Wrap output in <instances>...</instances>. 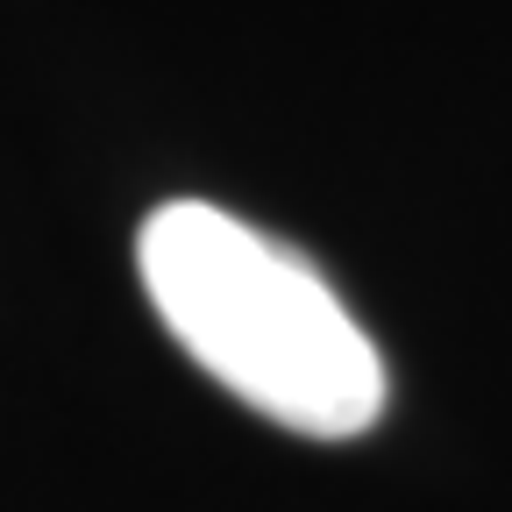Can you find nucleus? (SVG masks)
<instances>
[{"instance_id":"f257e3e1","label":"nucleus","mask_w":512,"mask_h":512,"mask_svg":"<svg viewBox=\"0 0 512 512\" xmlns=\"http://www.w3.org/2000/svg\"><path fill=\"white\" fill-rule=\"evenodd\" d=\"M157 320L221 392L306 441H356L384 413V356L306 256L207 200H171L136 235Z\"/></svg>"}]
</instances>
